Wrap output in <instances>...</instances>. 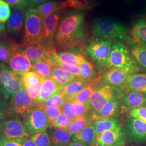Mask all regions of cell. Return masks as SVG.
<instances>
[{"label": "cell", "mask_w": 146, "mask_h": 146, "mask_svg": "<svg viewBox=\"0 0 146 146\" xmlns=\"http://www.w3.org/2000/svg\"><path fill=\"white\" fill-rule=\"evenodd\" d=\"M89 31L83 11H69L61 17L55 32L54 42L56 50L84 47Z\"/></svg>", "instance_id": "obj_1"}, {"label": "cell", "mask_w": 146, "mask_h": 146, "mask_svg": "<svg viewBox=\"0 0 146 146\" xmlns=\"http://www.w3.org/2000/svg\"><path fill=\"white\" fill-rule=\"evenodd\" d=\"M106 68L123 69L134 73L140 70L138 64L128 48L117 40H114L112 43Z\"/></svg>", "instance_id": "obj_2"}, {"label": "cell", "mask_w": 146, "mask_h": 146, "mask_svg": "<svg viewBox=\"0 0 146 146\" xmlns=\"http://www.w3.org/2000/svg\"><path fill=\"white\" fill-rule=\"evenodd\" d=\"M92 29L95 36L113 40L128 39V30L121 22L106 17H99L94 20Z\"/></svg>", "instance_id": "obj_3"}, {"label": "cell", "mask_w": 146, "mask_h": 146, "mask_svg": "<svg viewBox=\"0 0 146 146\" xmlns=\"http://www.w3.org/2000/svg\"><path fill=\"white\" fill-rule=\"evenodd\" d=\"M43 19L35 9L29 8L26 11L23 37L20 45L39 44L43 35Z\"/></svg>", "instance_id": "obj_4"}, {"label": "cell", "mask_w": 146, "mask_h": 146, "mask_svg": "<svg viewBox=\"0 0 146 146\" xmlns=\"http://www.w3.org/2000/svg\"><path fill=\"white\" fill-rule=\"evenodd\" d=\"M113 40L95 36L86 43L84 51L100 67L106 68Z\"/></svg>", "instance_id": "obj_5"}, {"label": "cell", "mask_w": 146, "mask_h": 146, "mask_svg": "<svg viewBox=\"0 0 146 146\" xmlns=\"http://www.w3.org/2000/svg\"><path fill=\"white\" fill-rule=\"evenodd\" d=\"M40 104L33 99L23 88L9 100L8 116L13 119L23 118L31 110L39 107Z\"/></svg>", "instance_id": "obj_6"}, {"label": "cell", "mask_w": 146, "mask_h": 146, "mask_svg": "<svg viewBox=\"0 0 146 146\" xmlns=\"http://www.w3.org/2000/svg\"><path fill=\"white\" fill-rule=\"evenodd\" d=\"M22 75L12 71L5 63L0 64V94L8 101L23 88Z\"/></svg>", "instance_id": "obj_7"}, {"label": "cell", "mask_w": 146, "mask_h": 146, "mask_svg": "<svg viewBox=\"0 0 146 146\" xmlns=\"http://www.w3.org/2000/svg\"><path fill=\"white\" fill-rule=\"evenodd\" d=\"M124 94L119 88L108 84H100L94 90L89 100L91 113L99 110L112 100H121Z\"/></svg>", "instance_id": "obj_8"}, {"label": "cell", "mask_w": 146, "mask_h": 146, "mask_svg": "<svg viewBox=\"0 0 146 146\" xmlns=\"http://www.w3.org/2000/svg\"><path fill=\"white\" fill-rule=\"evenodd\" d=\"M22 119V122L29 135H33L45 131L50 127L47 115L40 106L31 110Z\"/></svg>", "instance_id": "obj_9"}, {"label": "cell", "mask_w": 146, "mask_h": 146, "mask_svg": "<svg viewBox=\"0 0 146 146\" xmlns=\"http://www.w3.org/2000/svg\"><path fill=\"white\" fill-rule=\"evenodd\" d=\"M61 13V11H60L43 19V35L39 44L47 52L56 50L54 38L62 16Z\"/></svg>", "instance_id": "obj_10"}, {"label": "cell", "mask_w": 146, "mask_h": 146, "mask_svg": "<svg viewBox=\"0 0 146 146\" xmlns=\"http://www.w3.org/2000/svg\"><path fill=\"white\" fill-rule=\"evenodd\" d=\"M123 129L126 137L135 144L146 143V122L128 116L123 123Z\"/></svg>", "instance_id": "obj_11"}, {"label": "cell", "mask_w": 146, "mask_h": 146, "mask_svg": "<svg viewBox=\"0 0 146 146\" xmlns=\"http://www.w3.org/2000/svg\"><path fill=\"white\" fill-rule=\"evenodd\" d=\"M49 62H58L70 66H79L87 58L77 48L48 52Z\"/></svg>", "instance_id": "obj_12"}, {"label": "cell", "mask_w": 146, "mask_h": 146, "mask_svg": "<svg viewBox=\"0 0 146 146\" xmlns=\"http://www.w3.org/2000/svg\"><path fill=\"white\" fill-rule=\"evenodd\" d=\"M26 127L19 119L5 120L0 124V138L16 140L29 136Z\"/></svg>", "instance_id": "obj_13"}, {"label": "cell", "mask_w": 146, "mask_h": 146, "mask_svg": "<svg viewBox=\"0 0 146 146\" xmlns=\"http://www.w3.org/2000/svg\"><path fill=\"white\" fill-rule=\"evenodd\" d=\"M126 136L123 127L104 131L97 135L93 146H117L125 145Z\"/></svg>", "instance_id": "obj_14"}, {"label": "cell", "mask_w": 146, "mask_h": 146, "mask_svg": "<svg viewBox=\"0 0 146 146\" xmlns=\"http://www.w3.org/2000/svg\"><path fill=\"white\" fill-rule=\"evenodd\" d=\"M134 74L123 69L111 68L100 78L101 84H108L121 89L125 84L129 76Z\"/></svg>", "instance_id": "obj_15"}, {"label": "cell", "mask_w": 146, "mask_h": 146, "mask_svg": "<svg viewBox=\"0 0 146 146\" xmlns=\"http://www.w3.org/2000/svg\"><path fill=\"white\" fill-rule=\"evenodd\" d=\"M44 78L33 70L27 72L22 75L23 88L33 99L36 100Z\"/></svg>", "instance_id": "obj_16"}, {"label": "cell", "mask_w": 146, "mask_h": 146, "mask_svg": "<svg viewBox=\"0 0 146 146\" xmlns=\"http://www.w3.org/2000/svg\"><path fill=\"white\" fill-rule=\"evenodd\" d=\"M122 112L146 107V94L141 92L131 91L125 93L121 100Z\"/></svg>", "instance_id": "obj_17"}, {"label": "cell", "mask_w": 146, "mask_h": 146, "mask_svg": "<svg viewBox=\"0 0 146 146\" xmlns=\"http://www.w3.org/2000/svg\"><path fill=\"white\" fill-rule=\"evenodd\" d=\"M121 100H112L99 110L90 113L93 122L96 120L117 117L122 113Z\"/></svg>", "instance_id": "obj_18"}, {"label": "cell", "mask_w": 146, "mask_h": 146, "mask_svg": "<svg viewBox=\"0 0 146 146\" xmlns=\"http://www.w3.org/2000/svg\"><path fill=\"white\" fill-rule=\"evenodd\" d=\"M7 64L12 71L20 75L33 70L31 61L20 52L18 47Z\"/></svg>", "instance_id": "obj_19"}, {"label": "cell", "mask_w": 146, "mask_h": 146, "mask_svg": "<svg viewBox=\"0 0 146 146\" xmlns=\"http://www.w3.org/2000/svg\"><path fill=\"white\" fill-rule=\"evenodd\" d=\"M63 89L64 87L58 84L52 78H44L36 101L42 104L52 96L62 93Z\"/></svg>", "instance_id": "obj_20"}, {"label": "cell", "mask_w": 146, "mask_h": 146, "mask_svg": "<svg viewBox=\"0 0 146 146\" xmlns=\"http://www.w3.org/2000/svg\"><path fill=\"white\" fill-rule=\"evenodd\" d=\"M19 49L31 63L41 60H49L48 52L39 44L31 45H18Z\"/></svg>", "instance_id": "obj_21"}, {"label": "cell", "mask_w": 146, "mask_h": 146, "mask_svg": "<svg viewBox=\"0 0 146 146\" xmlns=\"http://www.w3.org/2000/svg\"><path fill=\"white\" fill-rule=\"evenodd\" d=\"M26 11L16 10L11 13L7 26L9 34L13 36H17L24 28Z\"/></svg>", "instance_id": "obj_22"}, {"label": "cell", "mask_w": 146, "mask_h": 146, "mask_svg": "<svg viewBox=\"0 0 146 146\" xmlns=\"http://www.w3.org/2000/svg\"><path fill=\"white\" fill-rule=\"evenodd\" d=\"M96 137L94 123H90L84 129L72 136L71 141L86 146H93Z\"/></svg>", "instance_id": "obj_23"}, {"label": "cell", "mask_w": 146, "mask_h": 146, "mask_svg": "<svg viewBox=\"0 0 146 146\" xmlns=\"http://www.w3.org/2000/svg\"><path fill=\"white\" fill-rule=\"evenodd\" d=\"M133 41L146 48V21L141 17L133 24L130 31Z\"/></svg>", "instance_id": "obj_24"}, {"label": "cell", "mask_w": 146, "mask_h": 146, "mask_svg": "<svg viewBox=\"0 0 146 146\" xmlns=\"http://www.w3.org/2000/svg\"><path fill=\"white\" fill-rule=\"evenodd\" d=\"M146 88V73H136L131 75L128 78L125 84L121 88L125 93L136 91L141 92Z\"/></svg>", "instance_id": "obj_25"}, {"label": "cell", "mask_w": 146, "mask_h": 146, "mask_svg": "<svg viewBox=\"0 0 146 146\" xmlns=\"http://www.w3.org/2000/svg\"><path fill=\"white\" fill-rule=\"evenodd\" d=\"M49 136L52 146H67L73 136L67 130L56 128L50 130Z\"/></svg>", "instance_id": "obj_26"}, {"label": "cell", "mask_w": 146, "mask_h": 146, "mask_svg": "<svg viewBox=\"0 0 146 146\" xmlns=\"http://www.w3.org/2000/svg\"><path fill=\"white\" fill-rule=\"evenodd\" d=\"M89 84L76 77L70 84L66 86L63 90L62 93L65 95L67 100H72L84 89L86 88Z\"/></svg>", "instance_id": "obj_27"}, {"label": "cell", "mask_w": 146, "mask_h": 146, "mask_svg": "<svg viewBox=\"0 0 146 146\" xmlns=\"http://www.w3.org/2000/svg\"><path fill=\"white\" fill-rule=\"evenodd\" d=\"M35 10L42 19L64 9L62 1H48L36 7Z\"/></svg>", "instance_id": "obj_28"}, {"label": "cell", "mask_w": 146, "mask_h": 146, "mask_svg": "<svg viewBox=\"0 0 146 146\" xmlns=\"http://www.w3.org/2000/svg\"><path fill=\"white\" fill-rule=\"evenodd\" d=\"M93 123L95 127L96 135L104 131L115 129L123 127L117 117L96 120Z\"/></svg>", "instance_id": "obj_29"}, {"label": "cell", "mask_w": 146, "mask_h": 146, "mask_svg": "<svg viewBox=\"0 0 146 146\" xmlns=\"http://www.w3.org/2000/svg\"><path fill=\"white\" fill-rule=\"evenodd\" d=\"M64 8H73L77 11H90L98 3V0H63Z\"/></svg>", "instance_id": "obj_30"}, {"label": "cell", "mask_w": 146, "mask_h": 146, "mask_svg": "<svg viewBox=\"0 0 146 146\" xmlns=\"http://www.w3.org/2000/svg\"><path fill=\"white\" fill-rule=\"evenodd\" d=\"M131 44V54L138 66L146 70V48L128 39Z\"/></svg>", "instance_id": "obj_31"}, {"label": "cell", "mask_w": 146, "mask_h": 146, "mask_svg": "<svg viewBox=\"0 0 146 146\" xmlns=\"http://www.w3.org/2000/svg\"><path fill=\"white\" fill-rule=\"evenodd\" d=\"M51 78L64 88L76 78V76L58 67L52 65Z\"/></svg>", "instance_id": "obj_32"}, {"label": "cell", "mask_w": 146, "mask_h": 146, "mask_svg": "<svg viewBox=\"0 0 146 146\" xmlns=\"http://www.w3.org/2000/svg\"><path fill=\"white\" fill-rule=\"evenodd\" d=\"M80 78L84 81L90 83L97 78L98 74L92 63L87 59L80 66Z\"/></svg>", "instance_id": "obj_33"}, {"label": "cell", "mask_w": 146, "mask_h": 146, "mask_svg": "<svg viewBox=\"0 0 146 146\" xmlns=\"http://www.w3.org/2000/svg\"><path fill=\"white\" fill-rule=\"evenodd\" d=\"M100 78H97L90 82L88 86L78 93L72 101H75L82 104L89 105V100L94 90L99 86Z\"/></svg>", "instance_id": "obj_34"}, {"label": "cell", "mask_w": 146, "mask_h": 146, "mask_svg": "<svg viewBox=\"0 0 146 146\" xmlns=\"http://www.w3.org/2000/svg\"><path fill=\"white\" fill-rule=\"evenodd\" d=\"M93 122L90 114L78 116L72 121L67 130L72 135H74L84 129L89 124Z\"/></svg>", "instance_id": "obj_35"}, {"label": "cell", "mask_w": 146, "mask_h": 146, "mask_svg": "<svg viewBox=\"0 0 146 146\" xmlns=\"http://www.w3.org/2000/svg\"><path fill=\"white\" fill-rule=\"evenodd\" d=\"M18 45L15 42H4L0 40V64H8Z\"/></svg>", "instance_id": "obj_36"}, {"label": "cell", "mask_w": 146, "mask_h": 146, "mask_svg": "<svg viewBox=\"0 0 146 146\" xmlns=\"http://www.w3.org/2000/svg\"><path fill=\"white\" fill-rule=\"evenodd\" d=\"M33 70L43 78H51L52 66L49 60H41L36 62L31 63Z\"/></svg>", "instance_id": "obj_37"}, {"label": "cell", "mask_w": 146, "mask_h": 146, "mask_svg": "<svg viewBox=\"0 0 146 146\" xmlns=\"http://www.w3.org/2000/svg\"><path fill=\"white\" fill-rule=\"evenodd\" d=\"M31 137L36 146H52L49 136L46 131L31 135Z\"/></svg>", "instance_id": "obj_38"}, {"label": "cell", "mask_w": 146, "mask_h": 146, "mask_svg": "<svg viewBox=\"0 0 146 146\" xmlns=\"http://www.w3.org/2000/svg\"><path fill=\"white\" fill-rule=\"evenodd\" d=\"M66 100L67 99L65 95L62 92L60 94L55 95L48 98L44 102L41 104V105L43 106H53L61 108Z\"/></svg>", "instance_id": "obj_39"}, {"label": "cell", "mask_w": 146, "mask_h": 146, "mask_svg": "<svg viewBox=\"0 0 146 146\" xmlns=\"http://www.w3.org/2000/svg\"><path fill=\"white\" fill-rule=\"evenodd\" d=\"M40 107L44 110L47 115L50 123V127H52L53 122L58 118V115L61 113V108L53 106H43L40 104Z\"/></svg>", "instance_id": "obj_40"}, {"label": "cell", "mask_w": 146, "mask_h": 146, "mask_svg": "<svg viewBox=\"0 0 146 146\" xmlns=\"http://www.w3.org/2000/svg\"><path fill=\"white\" fill-rule=\"evenodd\" d=\"M73 120L68 117L66 115L61 113L58 115V118L53 122L52 127L56 128H61L67 129L69 126L71 124Z\"/></svg>", "instance_id": "obj_41"}, {"label": "cell", "mask_w": 146, "mask_h": 146, "mask_svg": "<svg viewBox=\"0 0 146 146\" xmlns=\"http://www.w3.org/2000/svg\"><path fill=\"white\" fill-rule=\"evenodd\" d=\"M60 108L61 113L68 116L70 119L73 120L76 117V115L73 106V101L67 100Z\"/></svg>", "instance_id": "obj_42"}, {"label": "cell", "mask_w": 146, "mask_h": 146, "mask_svg": "<svg viewBox=\"0 0 146 146\" xmlns=\"http://www.w3.org/2000/svg\"><path fill=\"white\" fill-rule=\"evenodd\" d=\"M50 63L52 66H55L63 70L71 73L75 76L80 78V67L79 66H70L58 62H51Z\"/></svg>", "instance_id": "obj_43"}, {"label": "cell", "mask_w": 146, "mask_h": 146, "mask_svg": "<svg viewBox=\"0 0 146 146\" xmlns=\"http://www.w3.org/2000/svg\"><path fill=\"white\" fill-rule=\"evenodd\" d=\"M11 14L9 5L3 0H0V20L5 23Z\"/></svg>", "instance_id": "obj_44"}, {"label": "cell", "mask_w": 146, "mask_h": 146, "mask_svg": "<svg viewBox=\"0 0 146 146\" xmlns=\"http://www.w3.org/2000/svg\"><path fill=\"white\" fill-rule=\"evenodd\" d=\"M73 106L76 117L83 115H88L91 113L89 105L82 104L73 101Z\"/></svg>", "instance_id": "obj_45"}, {"label": "cell", "mask_w": 146, "mask_h": 146, "mask_svg": "<svg viewBox=\"0 0 146 146\" xmlns=\"http://www.w3.org/2000/svg\"><path fill=\"white\" fill-rule=\"evenodd\" d=\"M128 115L131 117L146 122V107L131 110L128 112Z\"/></svg>", "instance_id": "obj_46"}, {"label": "cell", "mask_w": 146, "mask_h": 146, "mask_svg": "<svg viewBox=\"0 0 146 146\" xmlns=\"http://www.w3.org/2000/svg\"><path fill=\"white\" fill-rule=\"evenodd\" d=\"M3 96L0 94V124L5 121V119L8 114V106Z\"/></svg>", "instance_id": "obj_47"}, {"label": "cell", "mask_w": 146, "mask_h": 146, "mask_svg": "<svg viewBox=\"0 0 146 146\" xmlns=\"http://www.w3.org/2000/svg\"><path fill=\"white\" fill-rule=\"evenodd\" d=\"M9 5L17 9V10H22L28 7L27 0H3Z\"/></svg>", "instance_id": "obj_48"}, {"label": "cell", "mask_w": 146, "mask_h": 146, "mask_svg": "<svg viewBox=\"0 0 146 146\" xmlns=\"http://www.w3.org/2000/svg\"><path fill=\"white\" fill-rule=\"evenodd\" d=\"M13 140L17 141L21 146H36L35 143L31 140V137L29 135L26 136L19 139Z\"/></svg>", "instance_id": "obj_49"}, {"label": "cell", "mask_w": 146, "mask_h": 146, "mask_svg": "<svg viewBox=\"0 0 146 146\" xmlns=\"http://www.w3.org/2000/svg\"><path fill=\"white\" fill-rule=\"evenodd\" d=\"M0 146H21L15 140L0 138Z\"/></svg>", "instance_id": "obj_50"}, {"label": "cell", "mask_w": 146, "mask_h": 146, "mask_svg": "<svg viewBox=\"0 0 146 146\" xmlns=\"http://www.w3.org/2000/svg\"><path fill=\"white\" fill-rule=\"evenodd\" d=\"M29 8H33L35 6H38L41 5L42 4L47 2L48 1H50V0H27Z\"/></svg>", "instance_id": "obj_51"}, {"label": "cell", "mask_w": 146, "mask_h": 146, "mask_svg": "<svg viewBox=\"0 0 146 146\" xmlns=\"http://www.w3.org/2000/svg\"><path fill=\"white\" fill-rule=\"evenodd\" d=\"M5 23L0 20V33H3L4 31H5Z\"/></svg>", "instance_id": "obj_52"}, {"label": "cell", "mask_w": 146, "mask_h": 146, "mask_svg": "<svg viewBox=\"0 0 146 146\" xmlns=\"http://www.w3.org/2000/svg\"><path fill=\"white\" fill-rule=\"evenodd\" d=\"M67 146H86L81 145L80 143H78L77 142H70L69 143H68V145Z\"/></svg>", "instance_id": "obj_53"}, {"label": "cell", "mask_w": 146, "mask_h": 146, "mask_svg": "<svg viewBox=\"0 0 146 146\" xmlns=\"http://www.w3.org/2000/svg\"><path fill=\"white\" fill-rule=\"evenodd\" d=\"M141 17H143V19H145V20L146 21V8H145V9L144 13L142 14Z\"/></svg>", "instance_id": "obj_54"}, {"label": "cell", "mask_w": 146, "mask_h": 146, "mask_svg": "<svg viewBox=\"0 0 146 146\" xmlns=\"http://www.w3.org/2000/svg\"><path fill=\"white\" fill-rule=\"evenodd\" d=\"M141 92H142V93H145V94H146V88H145L144 89H143V90H142L141 91Z\"/></svg>", "instance_id": "obj_55"}, {"label": "cell", "mask_w": 146, "mask_h": 146, "mask_svg": "<svg viewBox=\"0 0 146 146\" xmlns=\"http://www.w3.org/2000/svg\"><path fill=\"white\" fill-rule=\"evenodd\" d=\"M131 1H133V0H125V1L126 2H130Z\"/></svg>", "instance_id": "obj_56"}, {"label": "cell", "mask_w": 146, "mask_h": 146, "mask_svg": "<svg viewBox=\"0 0 146 146\" xmlns=\"http://www.w3.org/2000/svg\"><path fill=\"white\" fill-rule=\"evenodd\" d=\"M125 146V145H121V146Z\"/></svg>", "instance_id": "obj_57"}]
</instances>
